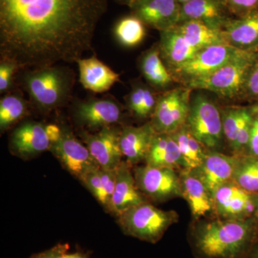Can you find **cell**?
Returning a JSON list of instances; mask_svg holds the SVG:
<instances>
[{"mask_svg":"<svg viewBox=\"0 0 258 258\" xmlns=\"http://www.w3.org/2000/svg\"><path fill=\"white\" fill-rule=\"evenodd\" d=\"M139 69L144 79L156 91H167L176 82L169 70L161 59L158 44L142 54L139 60Z\"/></svg>","mask_w":258,"mask_h":258,"instance_id":"484cf974","label":"cell"},{"mask_svg":"<svg viewBox=\"0 0 258 258\" xmlns=\"http://www.w3.org/2000/svg\"><path fill=\"white\" fill-rule=\"evenodd\" d=\"M225 43L245 52H258V10L232 17L222 28Z\"/></svg>","mask_w":258,"mask_h":258,"instance_id":"ac0fdd59","label":"cell"},{"mask_svg":"<svg viewBox=\"0 0 258 258\" xmlns=\"http://www.w3.org/2000/svg\"><path fill=\"white\" fill-rule=\"evenodd\" d=\"M178 2L180 3V4L182 5L185 3H187V2L190 1V0H177Z\"/></svg>","mask_w":258,"mask_h":258,"instance_id":"b9f144b4","label":"cell"},{"mask_svg":"<svg viewBox=\"0 0 258 258\" xmlns=\"http://www.w3.org/2000/svg\"><path fill=\"white\" fill-rule=\"evenodd\" d=\"M238 159L239 156L208 150L201 165L192 171L213 194L221 185L233 181Z\"/></svg>","mask_w":258,"mask_h":258,"instance_id":"e0dca14e","label":"cell"},{"mask_svg":"<svg viewBox=\"0 0 258 258\" xmlns=\"http://www.w3.org/2000/svg\"><path fill=\"white\" fill-rule=\"evenodd\" d=\"M60 127L40 122L27 121L13 131L10 147L15 155L30 158L50 151L52 142L60 134Z\"/></svg>","mask_w":258,"mask_h":258,"instance_id":"4fadbf2b","label":"cell"},{"mask_svg":"<svg viewBox=\"0 0 258 258\" xmlns=\"http://www.w3.org/2000/svg\"><path fill=\"white\" fill-rule=\"evenodd\" d=\"M186 125L208 150L221 149L225 140L221 111L205 95L198 93L191 98Z\"/></svg>","mask_w":258,"mask_h":258,"instance_id":"8992f818","label":"cell"},{"mask_svg":"<svg viewBox=\"0 0 258 258\" xmlns=\"http://www.w3.org/2000/svg\"><path fill=\"white\" fill-rule=\"evenodd\" d=\"M214 213L221 220H247L258 217V194L249 192L231 181L213 194Z\"/></svg>","mask_w":258,"mask_h":258,"instance_id":"9c48e42d","label":"cell"},{"mask_svg":"<svg viewBox=\"0 0 258 258\" xmlns=\"http://www.w3.org/2000/svg\"><path fill=\"white\" fill-rule=\"evenodd\" d=\"M69 249V244L58 243L43 252L32 254L30 258H61Z\"/></svg>","mask_w":258,"mask_h":258,"instance_id":"74e56055","label":"cell"},{"mask_svg":"<svg viewBox=\"0 0 258 258\" xmlns=\"http://www.w3.org/2000/svg\"><path fill=\"white\" fill-rule=\"evenodd\" d=\"M159 33L160 40L157 43L159 52L170 72L192 58L199 51L185 40L175 26Z\"/></svg>","mask_w":258,"mask_h":258,"instance_id":"d4e9b609","label":"cell"},{"mask_svg":"<svg viewBox=\"0 0 258 258\" xmlns=\"http://www.w3.org/2000/svg\"><path fill=\"white\" fill-rule=\"evenodd\" d=\"M170 134L179 147L184 159L185 169L195 170L201 165L208 149L194 137L187 125Z\"/></svg>","mask_w":258,"mask_h":258,"instance_id":"f1b7e54d","label":"cell"},{"mask_svg":"<svg viewBox=\"0 0 258 258\" xmlns=\"http://www.w3.org/2000/svg\"><path fill=\"white\" fill-rule=\"evenodd\" d=\"M258 52H245L212 74L191 81L184 86L205 90L226 99L240 100L244 83Z\"/></svg>","mask_w":258,"mask_h":258,"instance_id":"5b68a950","label":"cell"},{"mask_svg":"<svg viewBox=\"0 0 258 258\" xmlns=\"http://www.w3.org/2000/svg\"><path fill=\"white\" fill-rule=\"evenodd\" d=\"M182 198L189 204L194 218L214 213L212 194L192 170L184 169L179 172Z\"/></svg>","mask_w":258,"mask_h":258,"instance_id":"ffe728a7","label":"cell"},{"mask_svg":"<svg viewBox=\"0 0 258 258\" xmlns=\"http://www.w3.org/2000/svg\"><path fill=\"white\" fill-rule=\"evenodd\" d=\"M117 218L125 235L155 244L171 225L179 221V217L174 210H160L147 201L128 209Z\"/></svg>","mask_w":258,"mask_h":258,"instance_id":"277c9868","label":"cell"},{"mask_svg":"<svg viewBox=\"0 0 258 258\" xmlns=\"http://www.w3.org/2000/svg\"><path fill=\"white\" fill-rule=\"evenodd\" d=\"M113 35L123 47L137 46L146 36V25L134 15L120 18L115 24Z\"/></svg>","mask_w":258,"mask_h":258,"instance_id":"4dcf8cb0","label":"cell"},{"mask_svg":"<svg viewBox=\"0 0 258 258\" xmlns=\"http://www.w3.org/2000/svg\"><path fill=\"white\" fill-rule=\"evenodd\" d=\"M156 132L150 121L141 126L125 125L120 130V147L123 157L131 166L135 165L146 157Z\"/></svg>","mask_w":258,"mask_h":258,"instance_id":"603a6c76","label":"cell"},{"mask_svg":"<svg viewBox=\"0 0 258 258\" xmlns=\"http://www.w3.org/2000/svg\"><path fill=\"white\" fill-rule=\"evenodd\" d=\"M161 92H158L142 81H136L125 97V105L131 114L142 120L152 118Z\"/></svg>","mask_w":258,"mask_h":258,"instance_id":"4316f807","label":"cell"},{"mask_svg":"<svg viewBox=\"0 0 258 258\" xmlns=\"http://www.w3.org/2000/svg\"><path fill=\"white\" fill-rule=\"evenodd\" d=\"M232 17L222 0H190L181 5L179 23L197 20L222 30L224 24Z\"/></svg>","mask_w":258,"mask_h":258,"instance_id":"7402d4cb","label":"cell"},{"mask_svg":"<svg viewBox=\"0 0 258 258\" xmlns=\"http://www.w3.org/2000/svg\"><path fill=\"white\" fill-rule=\"evenodd\" d=\"M191 91L182 86L160 93L150 120L156 133L172 134L186 124Z\"/></svg>","mask_w":258,"mask_h":258,"instance_id":"52a82bcc","label":"cell"},{"mask_svg":"<svg viewBox=\"0 0 258 258\" xmlns=\"http://www.w3.org/2000/svg\"><path fill=\"white\" fill-rule=\"evenodd\" d=\"M108 0H0V56L20 70L74 63L91 50Z\"/></svg>","mask_w":258,"mask_h":258,"instance_id":"6da1fadb","label":"cell"},{"mask_svg":"<svg viewBox=\"0 0 258 258\" xmlns=\"http://www.w3.org/2000/svg\"><path fill=\"white\" fill-rule=\"evenodd\" d=\"M240 100L251 104L258 103V55L246 79Z\"/></svg>","mask_w":258,"mask_h":258,"instance_id":"836d02e7","label":"cell"},{"mask_svg":"<svg viewBox=\"0 0 258 258\" xmlns=\"http://www.w3.org/2000/svg\"><path fill=\"white\" fill-rule=\"evenodd\" d=\"M148 201L141 192L127 161L120 163L117 169L114 192L111 200V212L118 217L129 208Z\"/></svg>","mask_w":258,"mask_h":258,"instance_id":"d6986e66","label":"cell"},{"mask_svg":"<svg viewBox=\"0 0 258 258\" xmlns=\"http://www.w3.org/2000/svg\"><path fill=\"white\" fill-rule=\"evenodd\" d=\"M255 104V110L253 123H252V130H251L250 137L247 147V155L252 156L258 159V103Z\"/></svg>","mask_w":258,"mask_h":258,"instance_id":"8d00e7d4","label":"cell"},{"mask_svg":"<svg viewBox=\"0 0 258 258\" xmlns=\"http://www.w3.org/2000/svg\"><path fill=\"white\" fill-rule=\"evenodd\" d=\"M32 105L19 92H8L0 100V131H8L30 113Z\"/></svg>","mask_w":258,"mask_h":258,"instance_id":"f546056e","label":"cell"},{"mask_svg":"<svg viewBox=\"0 0 258 258\" xmlns=\"http://www.w3.org/2000/svg\"><path fill=\"white\" fill-rule=\"evenodd\" d=\"M230 14L241 17L258 10V0H222Z\"/></svg>","mask_w":258,"mask_h":258,"instance_id":"d590c367","label":"cell"},{"mask_svg":"<svg viewBox=\"0 0 258 258\" xmlns=\"http://www.w3.org/2000/svg\"><path fill=\"white\" fill-rule=\"evenodd\" d=\"M121 128L108 126L94 134L81 131L80 137L86 144L97 164L102 169H115L122 162L123 157L120 147Z\"/></svg>","mask_w":258,"mask_h":258,"instance_id":"9a60e30c","label":"cell"},{"mask_svg":"<svg viewBox=\"0 0 258 258\" xmlns=\"http://www.w3.org/2000/svg\"><path fill=\"white\" fill-rule=\"evenodd\" d=\"M258 239V217L199 222L190 231L195 258H248Z\"/></svg>","mask_w":258,"mask_h":258,"instance_id":"7a4b0ae2","label":"cell"},{"mask_svg":"<svg viewBox=\"0 0 258 258\" xmlns=\"http://www.w3.org/2000/svg\"><path fill=\"white\" fill-rule=\"evenodd\" d=\"M175 27L185 40L197 50L226 44L221 30L209 26L203 22L188 20L178 23Z\"/></svg>","mask_w":258,"mask_h":258,"instance_id":"83f0119b","label":"cell"},{"mask_svg":"<svg viewBox=\"0 0 258 258\" xmlns=\"http://www.w3.org/2000/svg\"><path fill=\"white\" fill-rule=\"evenodd\" d=\"M233 181L246 191L258 194L257 158L239 156Z\"/></svg>","mask_w":258,"mask_h":258,"instance_id":"1f68e13d","label":"cell"},{"mask_svg":"<svg viewBox=\"0 0 258 258\" xmlns=\"http://www.w3.org/2000/svg\"><path fill=\"white\" fill-rule=\"evenodd\" d=\"M99 169L100 167L88 173L87 175L83 178L81 183L87 188L88 191L96 198L97 201L101 204L103 208L109 212V205L105 193L104 185L102 181Z\"/></svg>","mask_w":258,"mask_h":258,"instance_id":"d6a6232c","label":"cell"},{"mask_svg":"<svg viewBox=\"0 0 258 258\" xmlns=\"http://www.w3.org/2000/svg\"><path fill=\"white\" fill-rule=\"evenodd\" d=\"M128 8L131 15L159 32L172 28L179 22L181 4L177 0H136Z\"/></svg>","mask_w":258,"mask_h":258,"instance_id":"2e32d148","label":"cell"},{"mask_svg":"<svg viewBox=\"0 0 258 258\" xmlns=\"http://www.w3.org/2000/svg\"><path fill=\"white\" fill-rule=\"evenodd\" d=\"M145 162L154 167L170 168L176 171L185 169L184 159L170 134H154Z\"/></svg>","mask_w":258,"mask_h":258,"instance_id":"cb8c5ba5","label":"cell"},{"mask_svg":"<svg viewBox=\"0 0 258 258\" xmlns=\"http://www.w3.org/2000/svg\"><path fill=\"white\" fill-rule=\"evenodd\" d=\"M76 63L79 66L80 83L88 91L97 93L106 92L120 81V74L98 60L96 56L82 57Z\"/></svg>","mask_w":258,"mask_h":258,"instance_id":"44dd1931","label":"cell"},{"mask_svg":"<svg viewBox=\"0 0 258 258\" xmlns=\"http://www.w3.org/2000/svg\"><path fill=\"white\" fill-rule=\"evenodd\" d=\"M26 70L22 76L21 84L32 106L42 113H50L69 103L75 84L72 69L55 64Z\"/></svg>","mask_w":258,"mask_h":258,"instance_id":"3957f363","label":"cell"},{"mask_svg":"<svg viewBox=\"0 0 258 258\" xmlns=\"http://www.w3.org/2000/svg\"></svg>","mask_w":258,"mask_h":258,"instance_id":"7bdbcfd3","label":"cell"},{"mask_svg":"<svg viewBox=\"0 0 258 258\" xmlns=\"http://www.w3.org/2000/svg\"><path fill=\"white\" fill-rule=\"evenodd\" d=\"M52 142L50 151L64 169L75 177L82 181L88 173L100 167L88 147L66 127Z\"/></svg>","mask_w":258,"mask_h":258,"instance_id":"7c38bea8","label":"cell"},{"mask_svg":"<svg viewBox=\"0 0 258 258\" xmlns=\"http://www.w3.org/2000/svg\"><path fill=\"white\" fill-rule=\"evenodd\" d=\"M75 121L83 128L101 130L123 121V107L112 96L76 100L73 106Z\"/></svg>","mask_w":258,"mask_h":258,"instance_id":"8fae6325","label":"cell"},{"mask_svg":"<svg viewBox=\"0 0 258 258\" xmlns=\"http://www.w3.org/2000/svg\"><path fill=\"white\" fill-rule=\"evenodd\" d=\"M134 178L141 192L156 203L182 198L179 174L170 168L147 165L134 169Z\"/></svg>","mask_w":258,"mask_h":258,"instance_id":"30bf717a","label":"cell"},{"mask_svg":"<svg viewBox=\"0 0 258 258\" xmlns=\"http://www.w3.org/2000/svg\"><path fill=\"white\" fill-rule=\"evenodd\" d=\"M248 258H258V239L254 244Z\"/></svg>","mask_w":258,"mask_h":258,"instance_id":"ab89813d","label":"cell"},{"mask_svg":"<svg viewBox=\"0 0 258 258\" xmlns=\"http://www.w3.org/2000/svg\"><path fill=\"white\" fill-rule=\"evenodd\" d=\"M18 64L8 59L0 61V93L10 92L13 85L15 75L20 71Z\"/></svg>","mask_w":258,"mask_h":258,"instance_id":"e575fe53","label":"cell"},{"mask_svg":"<svg viewBox=\"0 0 258 258\" xmlns=\"http://www.w3.org/2000/svg\"><path fill=\"white\" fill-rule=\"evenodd\" d=\"M61 258H89L87 254L83 252H75V253L69 254L66 252Z\"/></svg>","mask_w":258,"mask_h":258,"instance_id":"f35d334b","label":"cell"},{"mask_svg":"<svg viewBox=\"0 0 258 258\" xmlns=\"http://www.w3.org/2000/svg\"><path fill=\"white\" fill-rule=\"evenodd\" d=\"M243 52L227 44L212 45L199 50L192 58L171 71V74L176 82L184 86L212 74Z\"/></svg>","mask_w":258,"mask_h":258,"instance_id":"ba28073f","label":"cell"},{"mask_svg":"<svg viewBox=\"0 0 258 258\" xmlns=\"http://www.w3.org/2000/svg\"><path fill=\"white\" fill-rule=\"evenodd\" d=\"M115 3H118L119 5H127L129 6L132 3H134L136 0H113Z\"/></svg>","mask_w":258,"mask_h":258,"instance_id":"60d3db41","label":"cell"},{"mask_svg":"<svg viewBox=\"0 0 258 258\" xmlns=\"http://www.w3.org/2000/svg\"><path fill=\"white\" fill-rule=\"evenodd\" d=\"M255 104L230 106L220 108L225 140L233 155H247Z\"/></svg>","mask_w":258,"mask_h":258,"instance_id":"5bb4252c","label":"cell"}]
</instances>
